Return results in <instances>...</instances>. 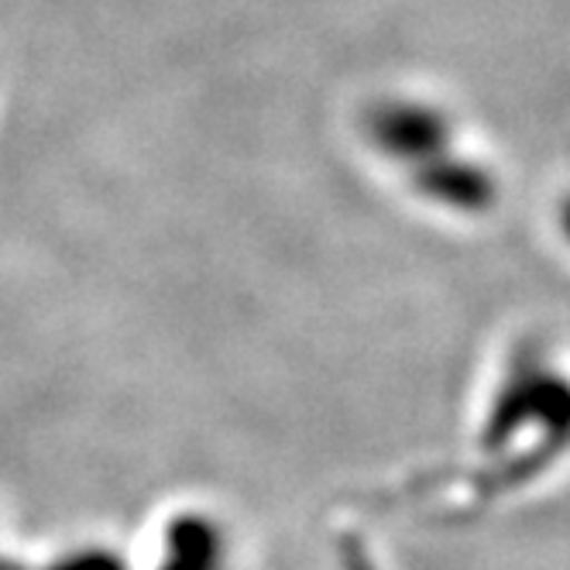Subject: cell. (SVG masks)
Masks as SVG:
<instances>
[{"label": "cell", "instance_id": "obj_3", "mask_svg": "<svg viewBox=\"0 0 570 570\" xmlns=\"http://www.w3.org/2000/svg\"><path fill=\"white\" fill-rule=\"evenodd\" d=\"M379 138L385 151L402 155L413 166H426V161L454 151V125L433 107L420 104H395L379 117Z\"/></svg>", "mask_w": 570, "mask_h": 570}, {"label": "cell", "instance_id": "obj_4", "mask_svg": "<svg viewBox=\"0 0 570 570\" xmlns=\"http://www.w3.org/2000/svg\"><path fill=\"white\" fill-rule=\"evenodd\" d=\"M557 227H560V237L570 244V196L560 203V220H557Z\"/></svg>", "mask_w": 570, "mask_h": 570}, {"label": "cell", "instance_id": "obj_1", "mask_svg": "<svg viewBox=\"0 0 570 570\" xmlns=\"http://www.w3.org/2000/svg\"><path fill=\"white\" fill-rule=\"evenodd\" d=\"M484 451L505 488L537 481L570 451V372L533 351L515 357L484 420Z\"/></svg>", "mask_w": 570, "mask_h": 570}, {"label": "cell", "instance_id": "obj_2", "mask_svg": "<svg viewBox=\"0 0 570 570\" xmlns=\"http://www.w3.org/2000/svg\"><path fill=\"white\" fill-rule=\"evenodd\" d=\"M420 189L440 207L464 214V217H481L499 203V176L495 169H488L484 161L464 158L454 151H446L426 166H420Z\"/></svg>", "mask_w": 570, "mask_h": 570}]
</instances>
